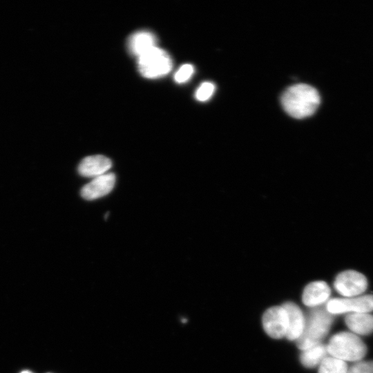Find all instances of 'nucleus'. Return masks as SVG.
Here are the masks:
<instances>
[{
  "label": "nucleus",
  "instance_id": "nucleus-1",
  "mask_svg": "<svg viewBox=\"0 0 373 373\" xmlns=\"http://www.w3.org/2000/svg\"><path fill=\"white\" fill-rule=\"evenodd\" d=\"M320 102V95L316 89L305 84H295L287 88L281 97L284 110L296 119L313 115Z\"/></svg>",
  "mask_w": 373,
  "mask_h": 373
},
{
  "label": "nucleus",
  "instance_id": "nucleus-2",
  "mask_svg": "<svg viewBox=\"0 0 373 373\" xmlns=\"http://www.w3.org/2000/svg\"><path fill=\"white\" fill-rule=\"evenodd\" d=\"M333 321L332 314L326 308L312 310L305 320L303 332L296 341L298 347L305 350L321 341L328 334Z\"/></svg>",
  "mask_w": 373,
  "mask_h": 373
},
{
  "label": "nucleus",
  "instance_id": "nucleus-3",
  "mask_svg": "<svg viewBox=\"0 0 373 373\" xmlns=\"http://www.w3.org/2000/svg\"><path fill=\"white\" fill-rule=\"evenodd\" d=\"M326 347L330 356L344 361H360L367 352L366 345L361 338L349 332L334 335Z\"/></svg>",
  "mask_w": 373,
  "mask_h": 373
},
{
  "label": "nucleus",
  "instance_id": "nucleus-4",
  "mask_svg": "<svg viewBox=\"0 0 373 373\" xmlns=\"http://www.w3.org/2000/svg\"><path fill=\"white\" fill-rule=\"evenodd\" d=\"M137 66L143 77L155 79L171 71L172 61L165 50L155 46L138 57Z\"/></svg>",
  "mask_w": 373,
  "mask_h": 373
},
{
  "label": "nucleus",
  "instance_id": "nucleus-5",
  "mask_svg": "<svg viewBox=\"0 0 373 373\" xmlns=\"http://www.w3.org/2000/svg\"><path fill=\"white\" fill-rule=\"evenodd\" d=\"M331 314L370 313L373 311V295L330 299L326 305Z\"/></svg>",
  "mask_w": 373,
  "mask_h": 373
},
{
  "label": "nucleus",
  "instance_id": "nucleus-6",
  "mask_svg": "<svg viewBox=\"0 0 373 373\" xmlns=\"http://www.w3.org/2000/svg\"><path fill=\"white\" fill-rule=\"evenodd\" d=\"M334 287L345 298L355 297L367 289V280L363 274L357 271L346 270L336 276Z\"/></svg>",
  "mask_w": 373,
  "mask_h": 373
},
{
  "label": "nucleus",
  "instance_id": "nucleus-7",
  "mask_svg": "<svg viewBox=\"0 0 373 373\" xmlns=\"http://www.w3.org/2000/svg\"><path fill=\"white\" fill-rule=\"evenodd\" d=\"M262 325L265 332L271 338H281L286 336L288 316L283 306L268 309L262 316Z\"/></svg>",
  "mask_w": 373,
  "mask_h": 373
},
{
  "label": "nucleus",
  "instance_id": "nucleus-8",
  "mask_svg": "<svg viewBox=\"0 0 373 373\" xmlns=\"http://www.w3.org/2000/svg\"><path fill=\"white\" fill-rule=\"evenodd\" d=\"M115 184L114 173L103 174L95 178L81 189V195L88 200L103 197L109 193Z\"/></svg>",
  "mask_w": 373,
  "mask_h": 373
},
{
  "label": "nucleus",
  "instance_id": "nucleus-9",
  "mask_svg": "<svg viewBox=\"0 0 373 373\" xmlns=\"http://www.w3.org/2000/svg\"><path fill=\"white\" fill-rule=\"evenodd\" d=\"M111 160L102 155L86 157L78 166V173L84 177H97L111 168Z\"/></svg>",
  "mask_w": 373,
  "mask_h": 373
},
{
  "label": "nucleus",
  "instance_id": "nucleus-10",
  "mask_svg": "<svg viewBox=\"0 0 373 373\" xmlns=\"http://www.w3.org/2000/svg\"><path fill=\"white\" fill-rule=\"evenodd\" d=\"M331 294L327 283L318 280L308 284L304 289L302 300L308 307H316L326 302Z\"/></svg>",
  "mask_w": 373,
  "mask_h": 373
},
{
  "label": "nucleus",
  "instance_id": "nucleus-11",
  "mask_svg": "<svg viewBox=\"0 0 373 373\" xmlns=\"http://www.w3.org/2000/svg\"><path fill=\"white\" fill-rule=\"evenodd\" d=\"M288 316V328L286 337L290 341L298 340L301 336L305 319L300 307L292 302H287L283 305Z\"/></svg>",
  "mask_w": 373,
  "mask_h": 373
},
{
  "label": "nucleus",
  "instance_id": "nucleus-12",
  "mask_svg": "<svg viewBox=\"0 0 373 373\" xmlns=\"http://www.w3.org/2000/svg\"><path fill=\"white\" fill-rule=\"evenodd\" d=\"M157 39L154 34L147 30H140L132 34L128 39L129 52L137 57L156 46Z\"/></svg>",
  "mask_w": 373,
  "mask_h": 373
},
{
  "label": "nucleus",
  "instance_id": "nucleus-13",
  "mask_svg": "<svg viewBox=\"0 0 373 373\" xmlns=\"http://www.w3.org/2000/svg\"><path fill=\"white\" fill-rule=\"evenodd\" d=\"M345 321L348 328L356 335H367L373 332V315L370 313L348 314Z\"/></svg>",
  "mask_w": 373,
  "mask_h": 373
},
{
  "label": "nucleus",
  "instance_id": "nucleus-14",
  "mask_svg": "<svg viewBox=\"0 0 373 373\" xmlns=\"http://www.w3.org/2000/svg\"><path fill=\"white\" fill-rule=\"evenodd\" d=\"M327 354L326 345L319 343L303 350L300 356V362L306 367H314L320 365Z\"/></svg>",
  "mask_w": 373,
  "mask_h": 373
},
{
  "label": "nucleus",
  "instance_id": "nucleus-15",
  "mask_svg": "<svg viewBox=\"0 0 373 373\" xmlns=\"http://www.w3.org/2000/svg\"><path fill=\"white\" fill-rule=\"evenodd\" d=\"M347 370L345 361L332 356H327L320 363L318 373H347Z\"/></svg>",
  "mask_w": 373,
  "mask_h": 373
},
{
  "label": "nucleus",
  "instance_id": "nucleus-16",
  "mask_svg": "<svg viewBox=\"0 0 373 373\" xmlns=\"http://www.w3.org/2000/svg\"><path fill=\"white\" fill-rule=\"evenodd\" d=\"M215 85L209 82L202 83L195 93V98L200 102L209 99L215 92Z\"/></svg>",
  "mask_w": 373,
  "mask_h": 373
},
{
  "label": "nucleus",
  "instance_id": "nucleus-17",
  "mask_svg": "<svg viewBox=\"0 0 373 373\" xmlns=\"http://www.w3.org/2000/svg\"><path fill=\"white\" fill-rule=\"evenodd\" d=\"M194 68L192 65L186 64L181 66L174 75V79L181 84L187 82L193 75Z\"/></svg>",
  "mask_w": 373,
  "mask_h": 373
},
{
  "label": "nucleus",
  "instance_id": "nucleus-18",
  "mask_svg": "<svg viewBox=\"0 0 373 373\" xmlns=\"http://www.w3.org/2000/svg\"><path fill=\"white\" fill-rule=\"evenodd\" d=\"M347 373H373V361H357L348 368Z\"/></svg>",
  "mask_w": 373,
  "mask_h": 373
},
{
  "label": "nucleus",
  "instance_id": "nucleus-19",
  "mask_svg": "<svg viewBox=\"0 0 373 373\" xmlns=\"http://www.w3.org/2000/svg\"><path fill=\"white\" fill-rule=\"evenodd\" d=\"M21 373H32V372H29V371H23V372H22Z\"/></svg>",
  "mask_w": 373,
  "mask_h": 373
}]
</instances>
